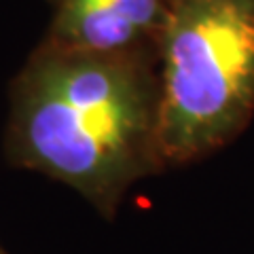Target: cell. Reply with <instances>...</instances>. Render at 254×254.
Instances as JSON below:
<instances>
[{
	"label": "cell",
	"instance_id": "1",
	"mask_svg": "<svg viewBox=\"0 0 254 254\" xmlns=\"http://www.w3.org/2000/svg\"><path fill=\"white\" fill-rule=\"evenodd\" d=\"M157 51L87 53L43 43L13 83L9 155L113 216L161 170Z\"/></svg>",
	"mask_w": 254,
	"mask_h": 254
},
{
	"label": "cell",
	"instance_id": "2",
	"mask_svg": "<svg viewBox=\"0 0 254 254\" xmlns=\"http://www.w3.org/2000/svg\"><path fill=\"white\" fill-rule=\"evenodd\" d=\"M157 81L161 168L233 142L254 117V0H174Z\"/></svg>",
	"mask_w": 254,
	"mask_h": 254
},
{
	"label": "cell",
	"instance_id": "3",
	"mask_svg": "<svg viewBox=\"0 0 254 254\" xmlns=\"http://www.w3.org/2000/svg\"><path fill=\"white\" fill-rule=\"evenodd\" d=\"M45 43L87 53L157 51L174 0H55Z\"/></svg>",
	"mask_w": 254,
	"mask_h": 254
}]
</instances>
